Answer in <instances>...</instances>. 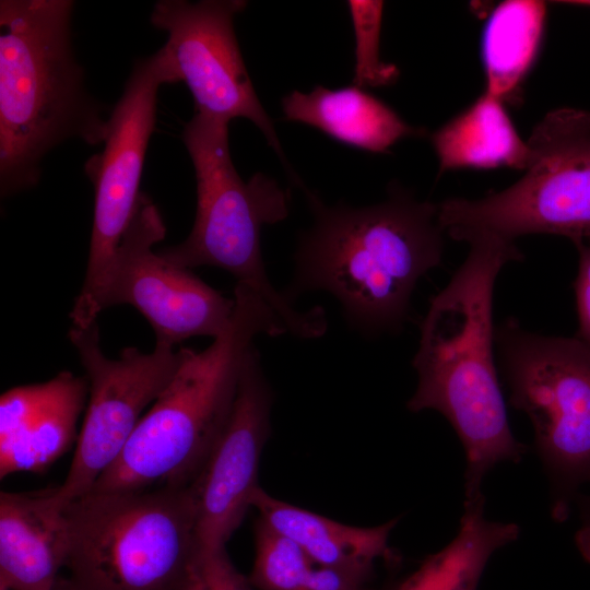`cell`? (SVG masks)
I'll list each match as a JSON object with an SVG mask.
<instances>
[{"label": "cell", "mask_w": 590, "mask_h": 590, "mask_svg": "<svg viewBox=\"0 0 590 590\" xmlns=\"http://www.w3.org/2000/svg\"><path fill=\"white\" fill-rule=\"evenodd\" d=\"M469 252L444 290L435 295L421 324L413 358L417 387L412 412L444 415L465 453L464 499L482 494L484 476L527 452L510 429L494 359L493 296L497 276L521 261L515 241L492 234L468 237Z\"/></svg>", "instance_id": "obj_1"}, {"label": "cell", "mask_w": 590, "mask_h": 590, "mask_svg": "<svg viewBox=\"0 0 590 590\" xmlns=\"http://www.w3.org/2000/svg\"><path fill=\"white\" fill-rule=\"evenodd\" d=\"M308 198L315 225L299 241L290 295L327 291L357 329H400L418 280L441 262L445 231L437 204L401 188L364 208L327 206Z\"/></svg>", "instance_id": "obj_2"}, {"label": "cell", "mask_w": 590, "mask_h": 590, "mask_svg": "<svg viewBox=\"0 0 590 590\" xmlns=\"http://www.w3.org/2000/svg\"><path fill=\"white\" fill-rule=\"evenodd\" d=\"M71 0L0 1V192L35 186L68 139L104 143L107 120L71 43Z\"/></svg>", "instance_id": "obj_3"}, {"label": "cell", "mask_w": 590, "mask_h": 590, "mask_svg": "<svg viewBox=\"0 0 590 590\" xmlns=\"http://www.w3.org/2000/svg\"><path fill=\"white\" fill-rule=\"evenodd\" d=\"M234 299L228 327L205 350L181 349L173 379L91 491L185 487L197 480L229 418L255 337L287 333L273 308L248 286L236 284Z\"/></svg>", "instance_id": "obj_4"}, {"label": "cell", "mask_w": 590, "mask_h": 590, "mask_svg": "<svg viewBox=\"0 0 590 590\" xmlns=\"http://www.w3.org/2000/svg\"><path fill=\"white\" fill-rule=\"evenodd\" d=\"M62 515L72 590H189L196 579L191 485L91 491Z\"/></svg>", "instance_id": "obj_5"}, {"label": "cell", "mask_w": 590, "mask_h": 590, "mask_svg": "<svg viewBox=\"0 0 590 590\" xmlns=\"http://www.w3.org/2000/svg\"><path fill=\"white\" fill-rule=\"evenodd\" d=\"M181 138L194 167L196 219L182 243L158 253L188 270L210 266L228 271L273 308L287 332L321 337L327 330L323 310H296L269 281L261 256L262 227L287 216L286 191L261 173L241 179L229 153L227 121L196 113Z\"/></svg>", "instance_id": "obj_6"}, {"label": "cell", "mask_w": 590, "mask_h": 590, "mask_svg": "<svg viewBox=\"0 0 590 590\" xmlns=\"http://www.w3.org/2000/svg\"><path fill=\"white\" fill-rule=\"evenodd\" d=\"M522 177L508 188L470 200L437 204L442 229L464 241L492 234L515 241L529 234H551L574 244L590 241V111L559 107L548 111L527 140Z\"/></svg>", "instance_id": "obj_7"}, {"label": "cell", "mask_w": 590, "mask_h": 590, "mask_svg": "<svg viewBox=\"0 0 590 590\" xmlns=\"http://www.w3.org/2000/svg\"><path fill=\"white\" fill-rule=\"evenodd\" d=\"M509 403L530 418L547 473L551 516L564 521L576 492L590 482V345L543 335L507 319L495 330Z\"/></svg>", "instance_id": "obj_8"}, {"label": "cell", "mask_w": 590, "mask_h": 590, "mask_svg": "<svg viewBox=\"0 0 590 590\" xmlns=\"http://www.w3.org/2000/svg\"><path fill=\"white\" fill-rule=\"evenodd\" d=\"M178 82L163 47L139 59L107 119L104 149L84 164L94 187V211L86 273L70 311L73 327L96 322V299L141 196L139 186L155 128L158 88Z\"/></svg>", "instance_id": "obj_9"}, {"label": "cell", "mask_w": 590, "mask_h": 590, "mask_svg": "<svg viewBox=\"0 0 590 590\" xmlns=\"http://www.w3.org/2000/svg\"><path fill=\"white\" fill-rule=\"evenodd\" d=\"M69 339L88 380V400L75 452L63 483L51 488L54 506L62 510L87 494L123 450L141 420L176 374L182 350L156 340L151 353L126 347L118 359L105 356L97 322L71 327Z\"/></svg>", "instance_id": "obj_10"}, {"label": "cell", "mask_w": 590, "mask_h": 590, "mask_svg": "<svg viewBox=\"0 0 590 590\" xmlns=\"http://www.w3.org/2000/svg\"><path fill=\"white\" fill-rule=\"evenodd\" d=\"M165 233L158 209L141 193L96 299L95 314L131 305L150 322L156 340L174 345L192 337L214 339L228 327L235 299L154 252L153 245Z\"/></svg>", "instance_id": "obj_11"}, {"label": "cell", "mask_w": 590, "mask_h": 590, "mask_svg": "<svg viewBox=\"0 0 590 590\" xmlns=\"http://www.w3.org/2000/svg\"><path fill=\"white\" fill-rule=\"evenodd\" d=\"M244 0H160L151 24L167 33L166 50L179 82L192 94L196 113L229 122L250 120L282 163L285 154L245 67L234 31Z\"/></svg>", "instance_id": "obj_12"}, {"label": "cell", "mask_w": 590, "mask_h": 590, "mask_svg": "<svg viewBox=\"0 0 590 590\" xmlns=\"http://www.w3.org/2000/svg\"><path fill=\"white\" fill-rule=\"evenodd\" d=\"M272 393L252 345L246 354L229 418L191 484L200 556L226 546L259 487L261 453L270 430Z\"/></svg>", "instance_id": "obj_13"}, {"label": "cell", "mask_w": 590, "mask_h": 590, "mask_svg": "<svg viewBox=\"0 0 590 590\" xmlns=\"http://www.w3.org/2000/svg\"><path fill=\"white\" fill-rule=\"evenodd\" d=\"M88 380L61 371L5 391L0 399V476L40 472L69 450L85 408Z\"/></svg>", "instance_id": "obj_14"}, {"label": "cell", "mask_w": 590, "mask_h": 590, "mask_svg": "<svg viewBox=\"0 0 590 590\" xmlns=\"http://www.w3.org/2000/svg\"><path fill=\"white\" fill-rule=\"evenodd\" d=\"M62 510L50 488L0 493V583L9 590H72Z\"/></svg>", "instance_id": "obj_15"}, {"label": "cell", "mask_w": 590, "mask_h": 590, "mask_svg": "<svg viewBox=\"0 0 590 590\" xmlns=\"http://www.w3.org/2000/svg\"><path fill=\"white\" fill-rule=\"evenodd\" d=\"M259 520L295 542L317 565L370 575L377 560H394L389 545L398 519L376 527H354L271 496L260 486L251 499Z\"/></svg>", "instance_id": "obj_16"}, {"label": "cell", "mask_w": 590, "mask_h": 590, "mask_svg": "<svg viewBox=\"0 0 590 590\" xmlns=\"http://www.w3.org/2000/svg\"><path fill=\"white\" fill-rule=\"evenodd\" d=\"M287 120L311 126L330 138L371 153H385L422 129L406 123L381 99L355 85L337 90L316 86L293 91L282 99Z\"/></svg>", "instance_id": "obj_17"}, {"label": "cell", "mask_w": 590, "mask_h": 590, "mask_svg": "<svg viewBox=\"0 0 590 590\" xmlns=\"http://www.w3.org/2000/svg\"><path fill=\"white\" fill-rule=\"evenodd\" d=\"M439 175L461 168H526L529 146L504 102L484 91L432 135Z\"/></svg>", "instance_id": "obj_18"}, {"label": "cell", "mask_w": 590, "mask_h": 590, "mask_svg": "<svg viewBox=\"0 0 590 590\" xmlns=\"http://www.w3.org/2000/svg\"><path fill=\"white\" fill-rule=\"evenodd\" d=\"M546 14L538 0H507L489 12L481 36L486 93L515 99L539 56Z\"/></svg>", "instance_id": "obj_19"}, {"label": "cell", "mask_w": 590, "mask_h": 590, "mask_svg": "<svg viewBox=\"0 0 590 590\" xmlns=\"http://www.w3.org/2000/svg\"><path fill=\"white\" fill-rule=\"evenodd\" d=\"M484 505V495L464 499L457 535L426 557L398 590H477L492 555L520 533L516 523L486 519Z\"/></svg>", "instance_id": "obj_20"}, {"label": "cell", "mask_w": 590, "mask_h": 590, "mask_svg": "<svg viewBox=\"0 0 590 590\" xmlns=\"http://www.w3.org/2000/svg\"><path fill=\"white\" fill-rule=\"evenodd\" d=\"M255 562L249 581L260 590H303L315 564L292 540L261 520L255 526Z\"/></svg>", "instance_id": "obj_21"}, {"label": "cell", "mask_w": 590, "mask_h": 590, "mask_svg": "<svg viewBox=\"0 0 590 590\" xmlns=\"http://www.w3.org/2000/svg\"><path fill=\"white\" fill-rule=\"evenodd\" d=\"M355 39L353 84L357 87H378L397 81L400 71L381 60L379 54L382 24V1H347Z\"/></svg>", "instance_id": "obj_22"}, {"label": "cell", "mask_w": 590, "mask_h": 590, "mask_svg": "<svg viewBox=\"0 0 590 590\" xmlns=\"http://www.w3.org/2000/svg\"><path fill=\"white\" fill-rule=\"evenodd\" d=\"M579 253L574 282L578 331L576 338L590 345V241L576 243Z\"/></svg>", "instance_id": "obj_23"}, {"label": "cell", "mask_w": 590, "mask_h": 590, "mask_svg": "<svg viewBox=\"0 0 590 590\" xmlns=\"http://www.w3.org/2000/svg\"><path fill=\"white\" fill-rule=\"evenodd\" d=\"M369 576L342 567L314 564L303 590H364Z\"/></svg>", "instance_id": "obj_24"}, {"label": "cell", "mask_w": 590, "mask_h": 590, "mask_svg": "<svg viewBox=\"0 0 590 590\" xmlns=\"http://www.w3.org/2000/svg\"><path fill=\"white\" fill-rule=\"evenodd\" d=\"M199 562L214 578L220 590H251L249 578L233 565L226 547L201 555Z\"/></svg>", "instance_id": "obj_25"}, {"label": "cell", "mask_w": 590, "mask_h": 590, "mask_svg": "<svg viewBox=\"0 0 590 590\" xmlns=\"http://www.w3.org/2000/svg\"><path fill=\"white\" fill-rule=\"evenodd\" d=\"M578 503L581 524L575 540L580 554L590 563V497H580Z\"/></svg>", "instance_id": "obj_26"}, {"label": "cell", "mask_w": 590, "mask_h": 590, "mask_svg": "<svg viewBox=\"0 0 590 590\" xmlns=\"http://www.w3.org/2000/svg\"><path fill=\"white\" fill-rule=\"evenodd\" d=\"M189 590H199L198 573H197L196 579H194V581L192 582V585H191V587H190Z\"/></svg>", "instance_id": "obj_27"}, {"label": "cell", "mask_w": 590, "mask_h": 590, "mask_svg": "<svg viewBox=\"0 0 590 590\" xmlns=\"http://www.w3.org/2000/svg\"><path fill=\"white\" fill-rule=\"evenodd\" d=\"M0 590H9V589L0 583Z\"/></svg>", "instance_id": "obj_28"}]
</instances>
